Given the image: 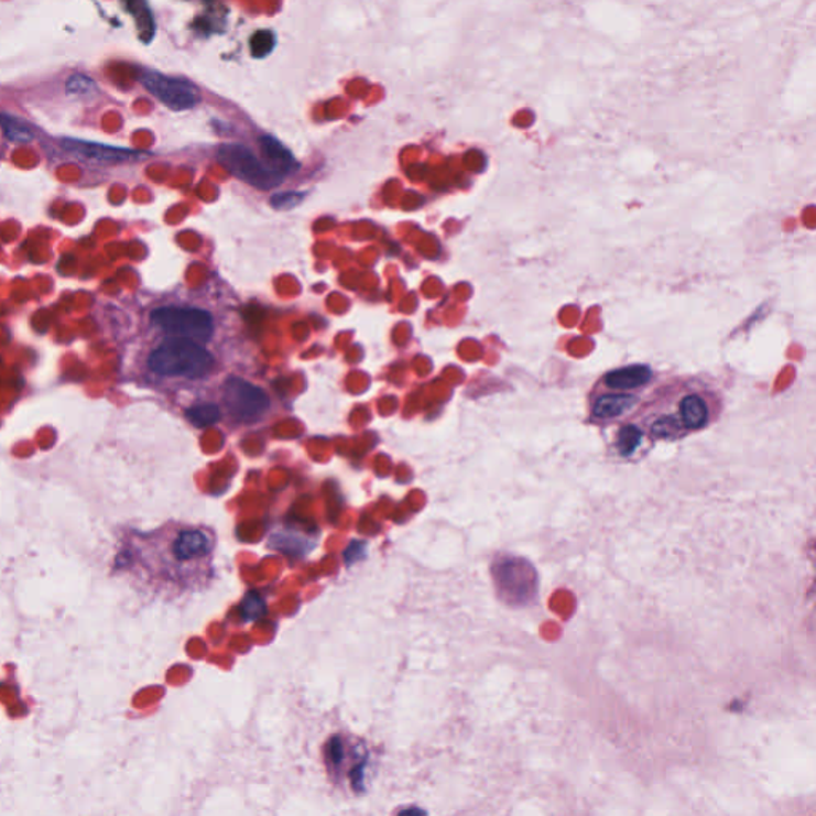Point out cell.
I'll return each instance as SVG.
<instances>
[{
    "label": "cell",
    "mask_w": 816,
    "mask_h": 816,
    "mask_svg": "<svg viewBox=\"0 0 816 816\" xmlns=\"http://www.w3.org/2000/svg\"><path fill=\"white\" fill-rule=\"evenodd\" d=\"M217 537L214 530L167 522L160 529L128 531L116 557V572L155 597L176 600L211 584Z\"/></svg>",
    "instance_id": "1"
},
{
    "label": "cell",
    "mask_w": 816,
    "mask_h": 816,
    "mask_svg": "<svg viewBox=\"0 0 816 816\" xmlns=\"http://www.w3.org/2000/svg\"><path fill=\"white\" fill-rule=\"evenodd\" d=\"M722 398L700 379L666 381L637 410L635 420L654 440H679L718 420Z\"/></svg>",
    "instance_id": "2"
},
{
    "label": "cell",
    "mask_w": 816,
    "mask_h": 816,
    "mask_svg": "<svg viewBox=\"0 0 816 816\" xmlns=\"http://www.w3.org/2000/svg\"><path fill=\"white\" fill-rule=\"evenodd\" d=\"M499 600L509 608L523 609L536 603L540 597V576L526 558L499 555L491 566Z\"/></svg>",
    "instance_id": "3"
},
{
    "label": "cell",
    "mask_w": 816,
    "mask_h": 816,
    "mask_svg": "<svg viewBox=\"0 0 816 816\" xmlns=\"http://www.w3.org/2000/svg\"><path fill=\"white\" fill-rule=\"evenodd\" d=\"M213 363V356L202 345L182 337L163 341L149 358V367L159 376L184 379H202Z\"/></svg>",
    "instance_id": "4"
},
{
    "label": "cell",
    "mask_w": 816,
    "mask_h": 816,
    "mask_svg": "<svg viewBox=\"0 0 816 816\" xmlns=\"http://www.w3.org/2000/svg\"><path fill=\"white\" fill-rule=\"evenodd\" d=\"M217 160L228 173L262 191H270L284 181L283 174L272 170L251 149L241 144H224L217 149Z\"/></svg>",
    "instance_id": "5"
},
{
    "label": "cell",
    "mask_w": 816,
    "mask_h": 816,
    "mask_svg": "<svg viewBox=\"0 0 816 816\" xmlns=\"http://www.w3.org/2000/svg\"><path fill=\"white\" fill-rule=\"evenodd\" d=\"M152 323L173 337L188 338L197 344L211 340L213 316L205 309L165 306L152 313Z\"/></svg>",
    "instance_id": "6"
},
{
    "label": "cell",
    "mask_w": 816,
    "mask_h": 816,
    "mask_svg": "<svg viewBox=\"0 0 816 816\" xmlns=\"http://www.w3.org/2000/svg\"><path fill=\"white\" fill-rule=\"evenodd\" d=\"M224 404L231 418L240 423H254L269 410L270 399L260 388L233 377L224 384Z\"/></svg>",
    "instance_id": "7"
},
{
    "label": "cell",
    "mask_w": 816,
    "mask_h": 816,
    "mask_svg": "<svg viewBox=\"0 0 816 816\" xmlns=\"http://www.w3.org/2000/svg\"><path fill=\"white\" fill-rule=\"evenodd\" d=\"M139 80L144 85L145 90L174 112L191 110L198 105L197 90L184 78L165 76L156 70H144Z\"/></svg>",
    "instance_id": "8"
},
{
    "label": "cell",
    "mask_w": 816,
    "mask_h": 816,
    "mask_svg": "<svg viewBox=\"0 0 816 816\" xmlns=\"http://www.w3.org/2000/svg\"><path fill=\"white\" fill-rule=\"evenodd\" d=\"M366 764L362 744H355L341 737H335L327 744V768L333 779L338 776V782L351 783L352 780H359L362 783Z\"/></svg>",
    "instance_id": "9"
},
{
    "label": "cell",
    "mask_w": 816,
    "mask_h": 816,
    "mask_svg": "<svg viewBox=\"0 0 816 816\" xmlns=\"http://www.w3.org/2000/svg\"><path fill=\"white\" fill-rule=\"evenodd\" d=\"M641 395L623 393V391L608 390L600 383L590 394V422L609 424L629 416L640 405Z\"/></svg>",
    "instance_id": "10"
},
{
    "label": "cell",
    "mask_w": 816,
    "mask_h": 816,
    "mask_svg": "<svg viewBox=\"0 0 816 816\" xmlns=\"http://www.w3.org/2000/svg\"><path fill=\"white\" fill-rule=\"evenodd\" d=\"M652 380H654V370L650 366L635 363V366L611 370L598 383L608 388V390L638 393V391H643L644 388L650 387Z\"/></svg>",
    "instance_id": "11"
},
{
    "label": "cell",
    "mask_w": 816,
    "mask_h": 816,
    "mask_svg": "<svg viewBox=\"0 0 816 816\" xmlns=\"http://www.w3.org/2000/svg\"><path fill=\"white\" fill-rule=\"evenodd\" d=\"M63 145L67 152L80 156V159L87 160V162L119 163L138 156L137 152L127 151V149L110 148V145L80 141V139H66Z\"/></svg>",
    "instance_id": "12"
},
{
    "label": "cell",
    "mask_w": 816,
    "mask_h": 816,
    "mask_svg": "<svg viewBox=\"0 0 816 816\" xmlns=\"http://www.w3.org/2000/svg\"><path fill=\"white\" fill-rule=\"evenodd\" d=\"M260 151H262L263 162L266 163L272 170L278 173L286 174L298 167V163L295 162L294 155L273 137L260 138Z\"/></svg>",
    "instance_id": "13"
},
{
    "label": "cell",
    "mask_w": 816,
    "mask_h": 816,
    "mask_svg": "<svg viewBox=\"0 0 816 816\" xmlns=\"http://www.w3.org/2000/svg\"><path fill=\"white\" fill-rule=\"evenodd\" d=\"M127 9L137 18L139 35L142 41L149 42L155 35V20H153L148 0H124Z\"/></svg>",
    "instance_id": "14"
},
{
    "label": "cell",
    "mask_w": 816,
    "mask_h": 816,
    "mask_svg": "<svg viewBox=\"0 0 816 816\" xmlns=\"http://www.w3.org/2000/svg\"><path fill=\"white\" fill-rule=\"evenodd\" d=\"M643 436L644 431L637 422L622 424L619 427L618 436H616V448H618L619 455L632 456L635 454Z\"/></svg>",
    "instance_id": "15"
},
{
    "label": "cell",
    "mask_w": 816,
    "mask_h": 816,
    "mask_svg": "<svg viewBox=\"0 0 816 816\" xmlns=\"http://www.w3.org/2000/svg\"><path fill=\"white\" fill-rule=\"evenodd\" d=\"M0 128H2L6 137L13 142H30L34 138L31 128L24 121L17 119V117L7 116V113H0Z\"/></svg>",
    "instance_id": "16"
},
{
    "label": "cell",
    "mask_w": 816,
    "mask_h": 816,
    "mask_svg": "<svg viewBox=\"0 0 816 816\" xmlns=\"http://www.w3.org/2000/svg\"><path fill=\"white\" fill-rule=\"evenodd\" d=\"M188 422L197 427L211 426L220 420V410L217 405H197V407L188 409L187 413Z\"/></svg>",
    "instance_id": "17"
},
{
    "label": "cell",
    "mask_w": 816,
    "mask_h": 816,
    "mask_svg": "<svg viewBox=\"0 0 816 816\" xmlns=\"http://www.w3.org/2000/svg\"><path fill=\"white\" fill-rule=\"evenodd\" d=\"M274 45H276V39H274L272 31L266 30L255 32L251 41H249L251 55L254 58H265V56H269L273 52Z\"/></svg>",
    "instance_id": "18"
},
{
    "label": "cell",
    "mask_w": 816,
    "mask_h": 816,
    "mask_svg": "<svg viewBox=\"0 0 816 816\" xmlns=\"http://www.w3.org/2000/svg\"><path fill=\"white\" fill-rule=\"evenodd\" d=\"M93 90H96V87L88 77L73 76V78L67 81V93H69V95H90Z\"/></svg>",
    "instance_id": "19"
},
{
    "label": "cell",
    "mask_w": 816,
    "mask_h": 816,
    "mask_svg": "<svg viewBox=\"0 0 816 816\" xmlns=\"http://www.w3.org/2000/svg\"><path fill=\"white\" fill-rule=\"evenodd\" d=\"M302 194H297V192H289V194H278L274 195L272 199V205L274 208L278 209H286L292 208V206L297 205V203L302 202Z\"/></svg>",
    "instance_id": "20"
}]
</instances>
